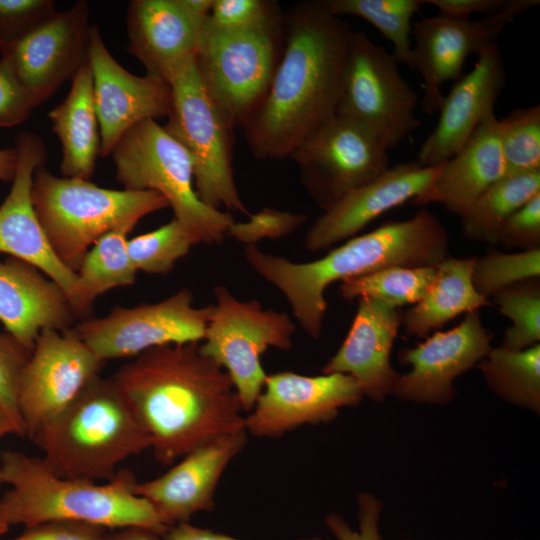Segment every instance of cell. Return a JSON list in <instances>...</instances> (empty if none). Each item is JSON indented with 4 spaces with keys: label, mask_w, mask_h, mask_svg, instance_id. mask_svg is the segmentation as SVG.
<instances>
[{
    "label": "cell",
    "mask_w": 540,
    "mask_h": 540,
    "mask_svg": "<svg viewBox=\"0 0 540 540\" xmlns=\"http://www.w3.org/2000/svg\"><path fill=\"white\" fill-rule=\"evenodd\" d=\"M111 378L161 464L174 463L212 438L245 430L232 380L200 351V342L148 349Z\"/></svg>",
    "instance_id": "6da1fadb"
},
{
    "label": "cell",
    "mask_w": 540,
    "mask_h": 540,
    "mask_svg": "<svg viewBox=\"0 0 540 540\" xmlns=\"http://www.w3.org/2000/svg\"><path fill=\"white\" fill-rule=\"evenodd\" d=\"M353 33L322 0L303 1L287 12L280 60L264 98L243 127L254 157H289L335 115Z\"/></svg>",
    "instance_id": "7a4b0ae2"
},
{
    "label": "cell",
    "mask_w": 540,
    "mask_h": 540,
    "mask_svg": "<svg viewBox=\"0 0 540 540\" xmlns=\"http://www.w3.org/2000/svg\"><path fill=\"white\" fill-rule=\"evenodd\" d=\"M449 236L437 216L422 209L409 219L387 222L354 236L323 257L296 263L246 245L244 256L252 269L288 300L302 329L321 336L327 310L325 290L345 281L393 267L435 266L448 257Z\"/></svg>",
    "instance_id": "3957f363"
},
{
    "label": "cell",
    "mask_w": 540,
    "mask_h": 540,
    "mask_svg": "<svg viewBox=\"0 0 540 540\" xmlns=\"http://www.w3.org/2000/svg\"><path fill=\"white\" fill-rule=\"evenodd\" d=\"M0 472L2 482L11 486L0 499V518L8 526L68 520L110 530L141 526L161 536L170 527L147 500L135 494L137 480L126 469L97 484L60 477L42 458L7 450L0 455Z\"/></svg>",
    "instance_id": "277c9868"
},
{
    "label": "cell",
    "mask_w": 540,
    "mask_h": 540,
    "mask_svg": "<svg viewBox=\"0 0 540 540\" xmlns=\"http://www.w3.org/2000/svg\"><path fill=\"white\" fill-rule=\"evenodd\" d=\"M32 441L63 478L112 480L126 459L151 448L149 436L112 378L93 379Z\"/></svg>",
    "instance_id": "5b68a950"
},
{
    "label": "cell",
    "mask_w": 540,
    "mask_h": 540,
    "mask_svg": "<svg viewBox=\"0 0 540 540\" xmlns=\"http://www.w3.org/2000/svg\"><path fill=\"white\" fill-rule=\"evenodd\" d=\"M31 198L58 259L77 272L89 249L106 233L136 224L168 207L155 191L103 188L90 180L58 177L44 165L33 175Z\"/></svg>",
    "instance_id": "8992f818"
},
{
    "label": "cell",
    "mask_w": 540,
    "mask_h": 540,
    "mask_svg": "<svg viewBox=\"0 0 540 540\" xmlns=\"http://www.w3.org/2000/svg\"><path fill=\"white\" fill-rule=\"evenodd\" d=\"M110 155L118 183L126 190L161 194L197 244H218L227 235L233 216L199 199L189 154L157 121L145 120L130 128Z\"/></svg>",
    "instance_id": "52a82bcc"
},
{
    "label": "cell",
    "mask_w": 540,
    "mask_h": 540,
    "mask_svg": "<svg viewBox=\"0 0 540 540\" xmlns=\"http://www.w3.org/2000/svg\"><path fill=\"white\" fill-rule=\"evenodd\" d=\"M168 83L172 108L163 127L189 154L199 199L211 208L223 206L249 217L234 180V127L209 94L195 58L179 66Z\"/></svg>",
    "instance_id": "ba28073f"
},
{
    "label": "cell",
    "mask_w": 540,
    "mask_h": 540,
    "mask_svg": "<svg viewBox=\"0 0 540 540\" xmlns=\"http://www.w3.org/2000/svg\"><path fill=\"white\" fill-rule=\"evenodd\" d=\"M284 44L276 27L222 29L204 21L196 65L219 109L233 126L248 122L264 98Z\"/></svg>",
    "instance_id": "9c48e42d"
},
{
    "label": "cell",
    "mask_w": 540,
    "mask_h": 540,
    "mask_svg": "<svg viewBox=\"0 0 540 540\" xmlns=\"http://www.w3.org/2000/svg\"><path fill=\"white\" fill-rule=\"evenodd\" d=\"M398 61L364 32L351 36L335 114L369 132L388 151L420 127L417 93Z\"/></svg>",
    "instance_id": "30bf717a"
},
{
    "label": "cell",
    "mask_w": 540,
    "mask_h": 540,
    "mask_svg": "<svg viewBox=\"0 0 540 540\" xmlns=\"http://www.w3.org/2000/svg\"><path fill=\"white\" fill-rule=\"evenodd\" d=\"M214 295L200 351L227 372L243 411H251L267 377L262 354L269 347L289 350L296 325L287 313L264 309L257 300H238L222 285Z\"/></svg>",
    "instance_id": "8fae6325"
},
{
    "label": "cell",
    "mask_w": 540,
    "mask_h": 540,
    "mask_svg": "<svg viewBox=\"0 0 540 540\" xmlns=\"http://www.w3.org/2000/svg\"><path fill=\"white\" fill-rule=\"evenodd\" d=\"M212 312L213 305L194 306L192 292L184 288L159 302L116 306L75 328L95 355L106 361L136 357L153 347L200 342Z\"/></svg>",
    "instance_id": "7c38bea8"
},
{
    "label": "cell",
    "mask_w": 540,
    "mask_h": 540,
    "mask_svg": "<svg viewBox=\"0 0 540 540\" xmlns=\"http://www.w3.org/2000/svg\"><path fill=\"white\" fill-rule=\"evenodd\" d=\"M313 202L328 210L389 168L388 151L369 132L336 114L289 156Z\"/></svg>",
    "instance_id": "4fadbf2b"
},
{
    "label": "cell",
    "mask_w": 540,
    "mask_h": 540,
    "mask_svg": "<svg viewBox=\"0 0 540 540\" xmlns=\"http://www.w3.org/2000/svg\"><path fill=\"white\" fill-rule=\"evenodd\" d=\"M104 364L75 326L41 331L19 385L18 408L25 436L32 440L62 413L100 375Z\"/></svg>",
    "instance_id": "5bb4252c"
},
{
    "label": "cell",
    "mask_w": 540,
    "mask_h": 540,
    "mask_svg": "<svg viewBox=\"0 0 540 540\" xmlns=\"http://www.w3.org/2000/svg\"><path fill=\"white\" fill-rule=\"evenodd\" d=\"M538 0H509L496 13L481 20L440 14L413 22V69L423 79V111H439L444 96L441 87L446 81L458 80L470 55H478L487 45L496 43L504 28Z\"/></svg>",
    "instance_id": "9a60e30c"
},
{
    "label": "cell",
    "mask_w": 540,
    "mask_h": 540,
    "mask_svg": "<svg viewBox=\"0 0 540 540\" xmlns=\"http://www.w3.org/2000/svg\"><path fill=\"white\" fill-rule=\"evenodd\" d=\"M363 397L358 382L347 374L277 372L267 375L261 394L245 417V430L259 437H280L305 424L327 423L341 408L355 406Z\"/></svg>",
    "instance_id": "2e32d148"
},
{
    "label": "cell",
    "mask_w": 540,
    "mask_h": 540,
    "mask_svg": "<svg viewBox=\"0 0 540 540\" xmlns=\"http://www.w3.org/2000/svg\"><path fill=\"white\" fill-rule=\"evenodd\" d=\"M90 27L88 3L77 1L1 54L35 107L89 61Z\"/></svg>",
    "instance_id": "e0dca14e"
},
{
    "label": "cell",
    "mask_w": 540,
    "mask_h": 540,
    "mask_svg": "<svg viewBox=\"0 0 540 540\" xmlns=\"http://www.w3.org/2000/svg\"><path fill=\"white\" fill-rule=\"evenodd\" d=\"M492 337L480 310H474L456 327L436 331L415 347L400 350L399 362L410 365L411 370L400 374L393 395L417 403H449L456 395L454 379L488 354Z\"/></svg>",
    "instance_id": "ac0fdd59"
},
{
    "label": "cell",
    "mask_w": 540,
    "mask_h": 540,
    "mask_svg": "<svg viewBox=\"0 0 540 540\" xmlns=\"http://www.w3.org/2000/svg\"><path fill=\"white\" fill-rule=\"evenodd\" d=\"M89 64L101 157L110 155L120 138L136 124L169 116L172 108L169 83L127 71L111 55L95 25L90 27Z\"/></svg>",
    "instance_id": "d6986e66"
},
{
    "label": "cell",
    "mask_w": 540,
    "mask_h": 540,
    "mask_svg": "<svg viewBox=\"0 0 540 540\" xmlns=\"http://www.w3.org/2000/svg\"><path fill=\"white\" fill-rule=\"evenodd\" d=\"M18 166L11 189L0 205V253L25 261L56 282L76 312L78 280L55 255L35 213L31 188L35 170L44 165L43 140L32 132L15 138Z\"/></svg>",
    "instance_id": "ffe728a7"
},
{
    "label": "cell",
    "mask_w": 540,
    "mask_h": 540,
    "mask_svg": "<svg viewBox=\"0 0 540 540\" xmlns=\"http://www.w3.org/2000/svg\"><path fill=\"white\" fill-rule=\"evenodd\" d=\"M246 443V430L212 438L185 454L163 475L137 482L134 492L147 500L170 525L189 522L214 508L217 484Z\"/></svg>",
    "instance_id": "44dd1931"
},
{
    "label": "cell",
    "mask_w": 540,
    "mask_h": 540,
    "mask_svg": "<svg viewBox=\"0 0 540 540\" xmlns=\"http://www.w3.org/2000/svg\"><path fill=\"white\" fill-rule=\"evenodd\" d=\"M441 165L422 166L415 160L389 166L316 219L306 234L307 249L325 250L354 237L382 214L419 197L432 184Z\"/></svg>",
    "instance_id": "7402d4cb"
},
{
    "label": "cell",
    "mask_w": 540,
    "mask_h": 540,
    "mask_svg": "<svg viewBox=\"0 0 540 540\" xmlns=\"http://www.w3.org/2000/svg\"><path fill=\"white\" fill-rule=\"evenodd\" d=\"M477 57L473 69L443 98L436 126L419 149L416 161L420 165L437 166L447 161L494 112L505 86L504 60L496 43L485 46Z\"/></svg>",
    "instance_id": "603a6c76"
},
{
    "label": "cell",
    "mask_w": 540,
    "mask_h": 540,
    "mask_svg": "<svg viewBox=\"0 0 540 540\" xmlns=\"http://www.w3.org/2000/svg\"><path fill=\"white\" fill-rule=\"evenodd\" d=\"M205 19L184 0H133L126 18L127 50L147 75L168 83L179 66L196 57Z\"/></svg>",
    "instance_id": "cb8c5ba5"
},
{
    "label": "cell",
    "mask_w": 540,
    "mask_h": 540,
    "mask_svg": "<svg viewBox=\"0 0 540 540\" xmlns=\"http://www.w3.org/2000/svg\"><path fill=\"white\" fill-rule=\"evenodd\" d=\"M346 338L322 368L323 374L352 376L364 396L382 401L393 394L400 374L390 362L401 325L399 309L372 298H360Z\"/></svg>",
    "instance_id": "d4e9b609"
},
{
    "label": "cell",
    "mask_w": 540,
    "mask_h": 540,
    "mask_svg": "<svg viewBox=\"0 0 540 540\" xmlns=\"http://www.w3.org/2000/svg\"><path fill=\"white\" fill-rule=\"evenodd\" d=\"M77 314L62 288L33 265L14 257L0 261V322L33 350L45 329L74 327Z\"/></svg>",
    "instance_id": "484cf974"
},
{
    "label": "cell",
    "mask_w": 540,
    "mask_h": 540,
    "mask_svg": "<svg viewBox=\"0 0 540 540\" xmlns=\"http://www.w3.org/2000/svg\"><path fill=\"white\" fill-rule=\"evenodd\" d=\"M506 175L499 135V119L491 112L467 142L447 161L429 188L411 201L440 203L461 216L493 183Z\"/></svg>",
    "instance_id": "4316f807"
},
{
    "label": "cell",
    "mask_w": 540,
    "mask_h": 540,
    "mask_svg": "<svg viewBox=\"0 0 540 540\" xmlns=\"http://www.w3.org/2000/svg\"><path fill=\"white\" fill-rule=\"evenodd\" d=\"M48 117L62 146L63 177L90 180L100 152V133L89 61L73 76L66 98Z\"/></svg>",
    "instance_id": "83f0119b"
},
{
    "label": "cell",
    "mask_w": 540,
    "mask_h": 540,
    "mask_svg": "<svg viewBox=\"0 0 540 540\" xmlns=\"http://www.w3.org/2000/svg\"><path fill=\"white\" fill-rule=\"evenodd\" d=\"M472 258L446 257L424 296L401 316L406 334L424 338L461 314L489 304L472 283Z\"/></svg>",
    "instance_id": "f1b7e54d"
},
{
    "label": "cell",
    "mask_w": 540,
    "mask_h": 540,
    "mask_svg": "<svg viewBox=\"0 0 540 540\" xmlns=\"http://www.w3.org/2000/svg\"><path fill=\"white\" fill-rule=\"evenodd\" d=\"M134 226L125 225L103 235L89 249L76 272L78 299L76 314L85 316L97 297L135 283L137 270L128 253V234Z\"/></svg>",
    "instance_id": "f546056e"
},
{
    "label": "cell",
    "mask_w": 540,
    "mask_h": 540,
    "mask_svg": "<svg viewBox=\"0 0 540 540\" xmlns=\"http://www.w3.org/2000/svg\"><path fill=\"white\" fill-rule=\"evenodd\" d=\"M540 194V171L506 174L486 189L460 216L469 240L497 244L505 221Z\"/></svg>",
    "instance_id": "4dcf8cb0"
},
{
    "label": "cell",
    "mask_w": 540,
    "mask_h": 540,
    "mask_svg": "<svg viewBox=\"0 0 540 540\" xmlns=\"http://www.w3.org/2000/svg\"><path fill=\"white\" fill-rule=\"evenodd\" d=\"M478 368L503 400L540 412V344L519 351L492 347Z\"/></svg>",
    "instance_id": "1f68e13d"
},
{
    "label": "cell",
    "mask_w": 540,
    "mask_h": 540,
    "mask_svg": "<svg viewBox=\"0 0 540 540\" xmlns=\"http://www.w3.org/2000/svg\"><path fill=\"white\" fill-rule=\"evenodd\" d=\"M333 15H353L378 29L394 46L398 62L413 69L412 19L424 0H322Z\"/></svg>",
    "instance_id": "d6a6232c"
},
{
    "label": "cell",
    "mask_w": 540,
    "mask_h": 540,
    "mask_svg": "<svg viewBox=\"0 0 540 540\" xmlns=\"http://www.w3.org/2000/svg\"><path fill=\"white\" fill-rule=\"evenodd\" d=\"M435 275L436 265L393 266L342 281L339 291L345 300L372 298L399 309L404 305L419 302Z\"/></svg>",
    "instance_id": "836d02e7"
},
{
    "label": "cell",
    "mask_w": 540,
    "mask_h": 540,
    "mask_svg": "<svg viewBox=\"0 0 540 540\" xmlns=\"http://www.w3.org/2000/svg\"><path fill=\"white\" fill-rule=\"evenodd\" d=\"M500 313L511 321L501 347L519 351L540 344V279L526 280L493 296Z\"/></svg>",
    "instance_id": "e575fe53"
},
{
    "label": "cell",
    "mask_w": 540,
    "mask_h": 540,
    "mask_svg": "<svg viewBox=\"0 0 540 540\" xmlns=\"http://www.w3.org/2000/svg\"><path fill=\"white\" fill-rule=\"evenodd\" d=\"M506 174L540 171V106L520 108L499 120Z\"/></svg>",
    "instance_id": "d590c367"
},
{
    "label": "cell",
    "mask_w": 540,
    "mask_h": 540,
    "mask_svg": "<svg viewBox=\"0 0 540 540\" xmlns=\"http://www.w3.org/2000/svg\"><path fill=\"white\" fill-rule=\"evenodd\" d=\"M196 244L173 218L153 231L128 239V253L137 271L166 274Z\"/></svg>",
    "instance_id": "8d00e7d4"
},
{
    "label": "cell",
    "mask_w": 540,
    "mask_h": 540,
    "mask_svg": "<svg viewBox=\"0 0 540 540\" xmlns=\"http://www.w3.org/2000/svg\"><path fill=\"white\" fill-rule=\"evenodd\" d=\"M540 278V247L515 253L489 252L475 257L472 283L488 299L514 284Z\"/></svg>",
    "instance_id": "74e56055"
},
{
    "label": "cell",
    "mask_w": 540,
    "mask_h": 540,
    "mask_svg": "<svg viewBox=\"0 0 540 540\" xmlns=\"http://www.w3.org/2000/svg\"><path fill=\"white\" fill-rule=\"evenodd\" d=\"M206 22L222 29L276 27L284 23L276 1L214 0Z\"/></svg>",
    "instance_id": "f35d334b"
},
{
    "label": "cell",
    "mask_w": 540,
    "mask_h": 540,
    "mask_svg": "<svg viewBox=\"0 0 540 540\" xmlns=\"http://www.w3.org/2000/svg\"><path fill=\"white\" fill-rule=\"evenodd\" d=\"M56 11L52 0H0V53L11 49Z\"/></svg>",
    "instance_id": "ab89813d"
},
{
    "label": "cell",
    "mask_w": 540,
    "mask_h": 540,
    "mask_svg": "<svg viewBox=\"0 0 540 540\" xmlns=\"http://www.w3.org/2000/svg\"><path fill=\"white\" fill-rule=\"evenodd\" d=\"M31 352L8 332L0 333V405L22 437L25 432L18 408V392L21 375Z\"/></svg>",
    "instance_id": "60d3db41"
},
{
    "label": "cell",
    "mask_w": 540,
    "mask_h": 540,
    "mask_svg": "<svg viewBox=\"0 0 540 540\" xmlns=\"http://www.w3.org/2000/svg\"><path fill=\"white\" fill-rule=\"evenodd\" d=\"M304 214L263 208L250 214L247 221H234L227 231V236L246 245H257L264 239H279L293 233L305 221Z\"/></svg>",
    "instance_id": "b9f144b4"
},
{
    "label": "cell",
    "mask_w": 540,
    "mask_h": 540,
    "mask_svg": "<svg viewBox=\"0 0 540 540\" xmlns=\"http://www.w3.org/2000/svg\"><path fill=\"white\" fill-rule=\"evenodd\" d=\"M497 244L505 249L530 250L540 247V194L515 211L502 225Z\"/></svg>",
    "instance_id": "7bdbcfd3"
},
{
    "label": "cell",
    "mask_w": 540,
    "mask_h": 540,
    "mask_svg": "<svg viewBox=\"0 0 540 540\" xmlns=\"http://www.w3.org/2000/svg\"><path fill=\"white\" fill-rule=\"evenodd\" d=\"M359 530L352 529L338 514L331 513L325 523L337 540H381L379 518L382 503L370 493L362 492L357 496Z\"/></svg>",
    "instance_id": "ee69618b"
},
{
    "label": "cell",
    "mask_w": 540,
    "mask_h": 540,
    "mask_svg": "<svg viewBox=\"0 0 540 540\" xmlns=\"http://www.w3.org/2000/svg\"><path fill=\"white\" fill-rule=\"evenodd\" d=\"M35 108L17 79L11 64L0 58V127H13L29 118Z\"/></svg>",
    "instance_id": "f6af8a7d"
},
{
    "label": "cell",
    "mask_w": 540,
    "mask_h": 540,
    "mask_svg": "<svg viewBox=\"0 0 540 540\" xmlns=\"http://www.w3.org/2000/svg\"><path fill=\"white\" fill-rule=\"evenodd\" d=\"M107 530L85 522L56 520L25 527L9 540H102Z\"/></svg>",
    "instance_id": "bcb514c9"
},
{
    "label": "cell",
    "mask_w": 540,
    "mask_h": 540,
    "mask_svg": "<svg viewBox=\"0 0 540 540\" xmlns=\"http://www.w3.org/2000/svg\"><path fill=\"white\" fill-rule=\"evenodd\" d=\"M424 2L435 6L440 14L470 18L473 14L490 16L499 11L506 0H424Z\"/></svg>",
    "instance_id": "7dc6e473"
},
{
    "label": "cell",
    "mask_w": 540,
    "mask_h": 540,
    "mask_svg": "<svg viewBox=\"0 0 540 540\" xmlns=\"http://www.w3.org/2000/svg\"><path fill=\"white\" fill-rule=\"evenodd\" d=\"M163 540H238L231 536L202 529L191 525L189 522L177 523L170 526L162 536ZM298 540H319L298 539Z\"/></svg>",
    "instance_id": "c3c4849f"
},
{
    "label": "cell",
    "mask_w": 540,
    "mask_h": 540,
    "mask_svg": "<svg viewBox=\"0 0 540 540\" xmlns=\"http://www.w3.org/2000/svg\"><path fill=\"white\" fill-rule=\"evenodd\" d=\"M102 540H163L157 532L141 526H128L107 531Z\"/></svg>",
    "instance_id": "681fc988"
},
{
    "label": "cell",
    "mask_w": 540,
    "mask_h": 540,
    "mask_svg": "<svg viewBox=\"0 0 540 540\" xmlns=\"http://www.w3.org/2000/svg\"><path fill=\"white\" fill-rule=\"evenodd\" d=\"M18 166V151L13 148H0V181L12 182Z\"/></svg>",
    "instance_id": "f907efd6"
},
{
    "label": "cell",
    "mask_w": 540,
    "mask_h": 540,
    "mask_svg": "<svg viewBox=\"0 0 540 540\" xmlns=\"http://www.w3.org/2000/svg\"><path fill=\"white\" fill-rule=\"evenodd\" d=\"M7 434L18 435V430L9 414L0 405V438Z\"/></svg>",
    "instance_id": "816d5d0a"
},
{
    "label": "cell",
    "mask_w": 540,
    "mask_h": 540,
    "mask_svg": "<svg viewBox=\"0 0 540 540\" xmlns=\"http://www.w3.org/2000/svg\"><path fill=\"white\" fill-rule=\"evenodd\" d=\"M9 526L0 518V535L8 530Z\"/></svg>",
    "instance_id": "f5cc1de1"
},
{
    "label": "cell",
    "mask_w": 540,
    "mask_h": 540,
    "mask_svg": "<svg viewBox=\"0 0 540 540\" xmlns=\"http://www.w3.org/2000/svg\"><path fill=\"white\" fill-rule=\"evenodd\" d=\"M1 472H0V485L2 484Z\"/></svg>",
    "instance_id": "db71d44e"
},
{
    "label": "cell",
    "mask_w": 540,
    "mask_h": 540,
    "mask_svg": "<svg viewBox=\"0 0 540 540\" xmlns=\"http://www.w3.org/2000/svg\"><path fill=\"white\" fill-rule=\"evenodd\" d=\"M410 540V539H409Z\"/></svg>",
    "instance_id": "11a10c76"
}]
</instances>
